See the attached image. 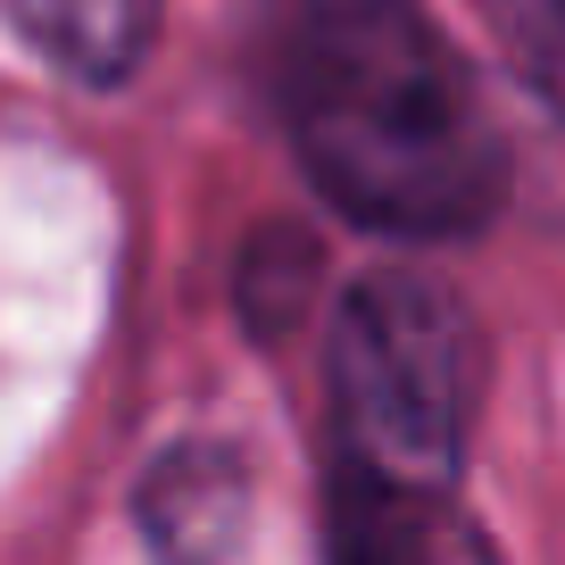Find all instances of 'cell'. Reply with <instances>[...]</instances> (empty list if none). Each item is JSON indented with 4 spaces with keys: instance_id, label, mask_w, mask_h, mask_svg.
Masks as SVG:
<instances>
[{
    "instance_id": "cell-3",
    "label": "cell",
    "mask_w": 565,
    "mask_h": 565,
    "mask_svg": "<svg viewBox=\"0 0 565 565\" xmlns=\"http://www.w3.org/2000/svg\"><path fill=\"white\" fill-rule=\"evenodd\" d=\"M150 565H242L249 557V458L225 441H175L134 491Z\"/></svg>"
},
{
    "instance_id": "cell-2",
    "label": "cell",
    "mask_w": 565,
    "mask_h": 565,
    "mask_svg": "<svg viewBox=\"0 0 565 565\" xmlns=\"http://www.w3.org/2000/svg\"><path fill=\"white\" fill-rule=\"evenodd\" d=\"M341 466L407 491H458L482 399V341L441 275H358L324 341Z\"/></svg>"
},
{
    "instance_id": "cell-7",
    "label": "cell",
    "mask_w": 565,
    "mask_h": 565,
    "mask_svg": "<svg viewBox=\"0 0 565 565\" xmlns=\"http://www.w3.org/2000/svg\"><path fill=\"white\" fill-rule=\"evenodd\" d=\"M508 18L548 67H565V0H508Z\"/></svg>"
},
{
    "instance_id": "cell-5",
    "label": "cell",
    "mask_w": 565,
    "mask_h": 565,
    "mask_svg": "<svg viewBox=\"0 0 565 565\" xmlns=\"http://www.w3.org/2000/svg\"><path fill=\"white\" fill-rule=\"evenodd\" d=\"M0 25L67 84L117 92L159 51V0H0Z\"/></svg>"
},
{
    "instance_id": "cell-6",
    "label": "cell",
    "mask_w": 565,
    "mask_h": 565,
    "mask_svg": "<svg viewBox=\"0 0 565 565\" xmlns=\"http://www.w3.org/2000/svg\"><path fill=\"white\" fill-rule=\"evenodd\" d=\"M324 291V242L300 225V216H275L242 242L233 258V317L249 324L258 341H291L300 317L317 308Z\"/></svg>"
},
{
    "instance_id": "cell-4",
    "label": "cell",
    "mask_w": 565,
    "mask_h": 565,
    "mask_svg": "<svg viewBox=\"0 0 565 565\" xmlns=\"http://www.w3.org/2000/svg\"><path fill=\"white\" fill-rule=\"evenodd\" d=\"M333 565H499L491 532L458 508V491H407L333 466Z\"/></svg>"
},
{
    "instance_id": "cell-1",
    "label": "cell",
    "mask_w": 565,
    "mask_h": 565,
    "mask_svg": "<svg viewBox=\"0 0 565 565\" xmlns=\"http://www.w3.org/2000/svg\"><path fill=\"white\" fill-rule=\"evenodd\" d=\"M282 134L308 192L391 242H466L515 183L475 58L424 0H300L282 25Z\"/></svg>"
}]
</instances>
